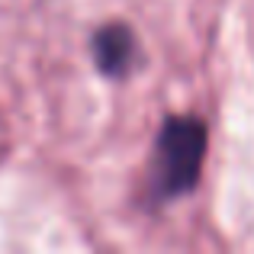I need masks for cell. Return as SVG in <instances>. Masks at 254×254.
Instances as JSON below:
<instances>
[{
	"mask_svg": "<svg viewBox=\"0 0 254 254\" xmlns=\"http://www.w3.org/2000/svg\"><path fill=\"white\" fill-rule=\"evenodd\" d=\"M206 126L196 116H171L161 126L155 145V187L161 196H180L193 190L203 168Z\"/></svg>",
	"mask_w": 254,
	"mask_h": 254,
	"instance_id": "6da1fadb",
	"label": "cell"
},
{
	"mask_svg": "<svg viewBox=\"0 0 254 254\" xmlns=\"http://www.w3.org/2000/svg\"><path fill=\"white\" fill-rule=\"evenodd\" d=\"M93 58H97V68L103 74H110V77L126 74L132 58H135V36L119 23L103 26L93 36Z\"/></svg>",
	"mask_w": 254,
	"mask_h": 254,
	"instance_id": "7a4b0ae2",
	"label": "cell"
}]
</instances>
